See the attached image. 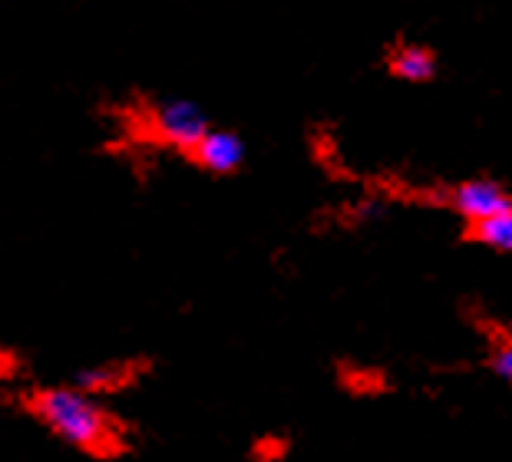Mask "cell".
Instances as JSON below:
<instances>
[{
  "label": "cell",
  "instance_id": "5",
  "mask_svg": "<svg viewBox=\"0 0 512 462\" xmlns=\"http://www.w3.org/2000/svg\"><path fill=\"white\" fill-rule=\"evenodd\" d=\"M456 212H463L473 225L489 222L496 215L512 212V198L496 182H466L453 192Z\"/></svg>",
  "mask_w": 512,
  "mask_h": 462
},
{
  "label": "cell",
  "instance_id": "6",
  "mask_svg": "<svg viewBox=\"0 0 512 462\" xmlns=\"http://www.w3.org/2000/svg\"><path fill=\"white\" fill-rule=\"evenodd\" d=\"M390 70H394L400 80L423 83L437 73V60H433V53H427L423 47H403L394 53V60H390Z\"/></svg>",
  "mask_w": 512,
  "mask_h": 462
},
{
  "label": "cell",
  "instance_id": "1",
  "mask_svg": "<svg viewBox=\"0 0 512 462\" xmlns=\"http://www.w3.org/2000/svg\"><path fill=\"white\" fill-rule=\"evenodd\" d=\"M14 406L73 453L96 462L126 459L136 449V426L106 400L83 393L76 383H30L14 387Z\"/></svg>",
  "mask_w": 512,
  "mask_h": 462
},
{
  "label": "cell",
  "instance_id": "9",
  "mask_svg": "<svg viewBox=\"0 0 512 462\" xmlns=\"http://www.w3.org/2000/svg\"><path fill=\"white\" fill-rule=\"evenodd\" d=\"M493 370H496L503 380L512 383V340H506V344H499V347H496V354H493Z\"/></svg>",
  "mask_w": 512,
  "mask_h": 462
},
{
  "label": "cell",
  "instance_id": "7",
  "mask_svg": "<svg viewBox=\"0 0 512 462\" xmlns=\"http://www.w3.org/2000/svg\"><path fill=\"white\" fill-rule=\"evenodd\" d=\"M473 235L483 241V245L496 248V251H512V212L473 225Z\"/></svg>",
  "mask_w": 512,
  "mask_h": 462
},
{
  "label": "cell",
  "instance_id": "8",
  "mask_svg": "<svg viewBox=\"0 0 512 462\" xmlns=\"http://www.w3.org/2000/svg\"><path fill=\"white\" fill-rule=\"evenodd\" d=\"M24 377V357L14 347L0 344V387H20Z\"/></svg>",
  "mask_w": 512,
  "mask_h": 462
},
{
  "label": "cell",
  "instance_id": "3",
  "mask_svg": "<svg viewBox=\"0 0 512 462\" xmlns=\"http://www.w3.org/2000/svg\"><path fill=\"white\" fill-rule=\"evenodd\" d=\"M152 373V360L149 357H110V360H100V363H90L76 373V387L83 393L96 396V400H106L110 396H119L126 390H136L139 383Z\"/></svg>",
  "mask_w": 512,
  "mask_h": 462
},
{
  "label": "cell",
  "instance_id": "2",
  "mask_svg": "<svg viewBox=\"0 0 512 462\" xmlns=\"http://www.w3.org/2000/svg\"><path fill=\"white\" fill-rule=\"evenodd\" d=\"M126 129L146 146L176 149L189 156L195 142L212 126L202 109L189 99H139L136 106H129Z\"/></svg>",
  "mask_w": 512,
  "mask_h": 462
},
{
  "label": "cell",
  "instance_id": "4",
  "mask_svg": "<svg viewBox=\"0 0 512 462\" xmlns=\"http://www.w3.org/2000/svg\"><path fill=\"white\" fill-rule=\"evenodd\" d=\"M185 159L212 175H228L245 162V142L228 129H209Z\"/></svg>",
  "mask_w": 512,
  "mask_h": 462
}]
</instances>
